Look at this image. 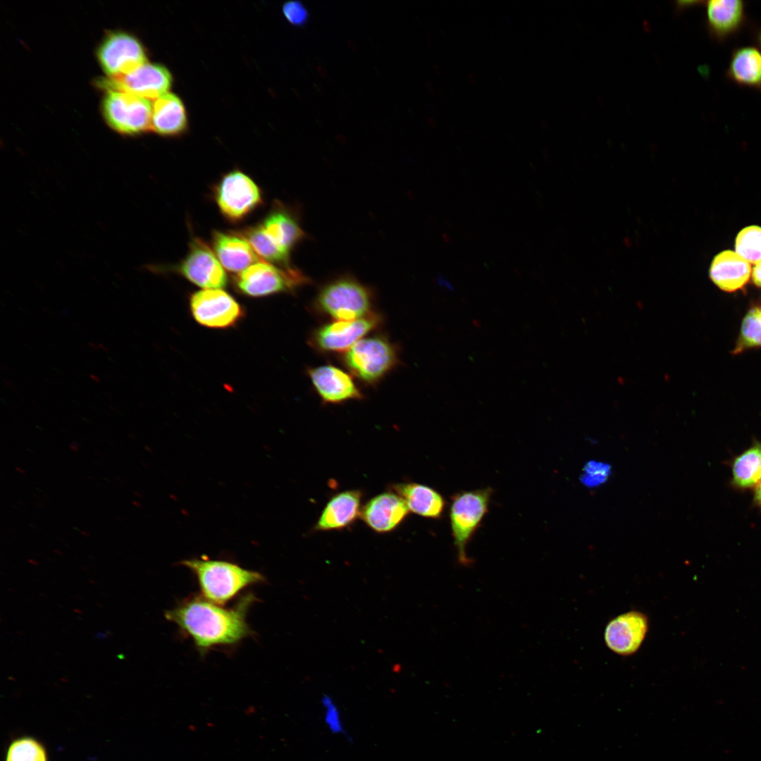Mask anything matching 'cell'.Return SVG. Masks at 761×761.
I'll use <instances>...</instances> for the list:
<instances>
[{
    "label": "cell",
    "mask_w": 761,
    "mask_h": 761,
    "mask_svg": "<svg viewBox=\"0 0 761 761\" xmlns=\"http://www.w3.org/2000/svg\"><path fill=\"white\" fill-rule=\"evenodd\" d=\"M80 533H81V534H82V536H86V537H89V536H90V535H89V533H87V532L86 531H85V530L80 531Z\"/></svg>",
    "instance_id": "37"
},
{
    "label": "cell",
    "mask_w": 761,
    "mask_h": 761,
    "mask_svg": "<svg viewBox=\"0 0 761 761\" xmlns=\"http://www.w3.org/2000/svg\"><path fill=\"white\" fill-rule=\"evenodd\" d=\"M70 450L75 452H78L80 450V444L76 441H73L69 445Z\"/></svg>",
    "instance_id": "36"
},
{
    "label": "cell",
    "mask_w": 761,
    "mask_h": 761,
    "mask_svg": "<svg viewBox=\"0 0 761 761\" xmlns=\"http://www.w3.org/2000/svg\"><path fill=\"white\" fill-rule=\"evenodd\" d=\"M214 197L221 213L231 222L242 221L262 203L260 188L240 170L222 177L215 187Z\"/></svg>",
    "instance_id": "8"
},
{
    "label": "cell",
    "mask_w": 761,
    "mask_h": 761,
    "mask_svg": "<svg viewBox=\"0 0 761 761\" xmlns=\"http://www.w3.org/2000/svg\"><path fill=\"white\" fill-rule=\"evenodd\" d=\"M108 125L124 135H137L151 128L152 104L149 100L120 91H106L101 105Z\"/></svg>",
    "instance_id": "7"
},
{
    "label": "cell",
    "mask_w": 761,
    "mask_h": 761,
    "mask_svg": "<svg viewBox=\"0 0 761 761\" xmlns=\"http://www.w3.org/2000/svg\"><path fill=\"white\" fill-rule=\"evenodd\" d=\"M180 564L196 577L201 595L205 599L223 606L247 587L264 583L261 573L223 559L192 558Z\"/></svg>",
    "instance_id": "2"
},
{
    "label": "cell",
    "mask_w": 761,
    "mask_h": 761,
    "mask_svg": "<svg viewBox=\"0 0 761 761\" xmlns=\"http://www.w3.org/2000/svg\"><path fill=\"white\" fill-rule=\"evenodd\" d=\"M344 364L366 384L377 383L397 364L398 354L394 345L382 336L362 338L345 352Z\"/></svg>",
    "instance_id": "5"
},
{
    "label": "cell",
    "mask_w": 761,
    "mask_h": 761,
    "mask_svg": "<svg viewBox=\"0 0 761 761\" xmlns=\"http://www.w3.org/2000/svg\"><path fill=\"white\" fill-rule=\"evenodd\" d=\"M308 374L316 392L326 403H342L360 400L362 394L347 373L332 365L309 369Z\"/></svg>",
    "instance_id": "16"
},
{
    "label": "cell",
    "mask_w": 761,
    "mask_h": 761,
    "mask_svg": "<svg viewBox=\"0 0 761 761\" xmlns=\"http://www.w3.org/2000/svg\"><path fill=\"white\" fill-rule=\"evenodd\" d=\"M648 630V617L641 612L630 611L607 624L605 630V643L618 655H630L641 647Z\"/></svg>",
    "instance_id": "14"
},
{
    "label": "cell",
    "mask_w": 761,
    "mask_h": 761,
    "mask_svg": "<svg viewBox=\"0 0 761 761\" xmlns=\"http://www.w3.org/2000/svg\"><path fill=\"white\" fill-rule=\"evenodd\" d=\"M97 58L107 77L127 73L147 63L141 42L124 32L108 34L98 47Z\"/></svg>",
    "instance_id": "10"
},
{
    "label": "cell",
    "mask_w": 761,
    "mask_h": 761,
    "mask_svg": "<svg viewBox=\"0 0 761 761\" xmlns=\"http://www.w3.org/2000/svg\"><path fill=\"white\" fill-rule=\"evenodd\" d=\"M178 271L191 283L205 289H221L227 276L216 255L201 239L194 238Z\"/></svg>",
    "instance_id": "13"
},
{
    "label": "cell",
    "mask_w": 761,
    "mask_h": 761,
    "mask_svg": "<svg viewBox=\"0 0 761 761\" xmlns=\"http://www.w3.org/2000/svg\"><path fill=\"white\" fill-rule=\"evenodd\" d=\"M309 282V278L297 269L263 261L251 265L236 278L238 290L251 297L292 292Z\"/></svg>",
    "instance_id": "6"
},
{
    "label": "cell",
    "mask_w": 761,
    "mask_h": 761,
    "mask_svg": "<svg viewBox=\"0 0 761 761\" xmlns=\"http://www.w3.org/2000/svg\"><path fill=\"white\" fill-rule=\"evenodd\" d=\"M733 487L745 490L755 488L761 482V443L753 445L736 456L731 465Z\"/></svg>",
    "instance_id": "25"
},
{
    "label": "cell",
    "mask_w": 761,
    "mask_h": 761,
    "mask_svg": "<svg viewBox=\"0 0 761 761\" xmlns=\"http://www.w3.org/2000/svg\"><path fill=\"white\" fill-rule=\"evenodd\" d=\"M261 225L276 243L290 253L305 236L296 216L282 204H277Z\"/></svg>",
    "instance_id": "23"
},
{
    "label": "cell",
    "mask_w": 761,
    "mask_h": 761,
    "mask_svg": "<svg viewBox=\"0 0 761 761\" xmlns=\"http://www.w3.org/2000/svg\"><path fill=\"white\" fill-rule=\"evenodd\" d=\"M16 469L21 474H25V471L21 467L17 466L16 467Z\"/></svg>",
    "instance_id": "38"
},
{
    "label": "cell",
    "mask_w": 761,
    "mask_h": 761,
    "mask_svg": "<svg viewBox=\"0 0 761 761\" xmlns=\"http://www.w3.org/2000/svg\"><path fill=\"white\" fill-rule=\"evenodd\" d=\"M409 509L396 493H380L365 504L360 516L373 531L385 533L397 528L409 514Z\"/></svg>",
    "instance_id": "15"
},
{
    "label": "cell",
    "mask_w": 761,
    "mask_h": 761,
    "mask_svg": "<svg viewBox=\"0 0 761 761\" xmlns=\"http://www.w3.org/2000/svg\"><path fill=\"white\" fill-rule=\"evenodd\" d=\"M172 84L169 70L158 63H145L132 70L97 80V85L106 91L124 92L145 99H157L167 93Z\"/></svg>",
    "instance_id": "9"
},
{
    "label": "cell",
    "mask_w": 761,
    "mask_h": 761,
    "mask_svg": "<svg viewBox=\"0 0 761 761\" xmlns=\"http://www.w3.org/2000/svg\"><path fill=\"white\" fill-rule=\"evenodd\" d=\"M726 77L740 87L761 91V51L752 45L741 46L733 49Z\"/></svg>",
    "instance_id": "20"
},
{
    "label": "cell",
    "mask_w": 761,
    "mask_h": 761,
    "mask_svg": "<svg viewBox=\"0 0 761 761\" xmlns=\"http://www.w3.org/2000/svg\"><path fill=\"white\" fill-rule=\"evenodd\" d=\"M752 278L753 283L758 287H761V262L758 263L753 268L752 272Z\"/></svg>",
    "instance_id": "33"
},
{
    "label": "cell",
    "mask_w": 761,
    "mask_h": 761,
    "mask_svg": "<svg viewBox=\"0 0 761 761\" xmlns=\"http://www.w3.org/2000/svg\"><path fill=\"white\" fill-rule=\"evenodd\" d=\"M753 502L761 508V482L754 488Z\"/></svg>",
    "instance_id": "34"
},
{
    "label": "cell",
    "mask_w": 761,
    "mask_h": 761,
    "mask_svg": "<svg viewBox=\"0 0 761 761\" xmlns=\"http://www.w3.org/2000/svg\"><path fill=\"white\" fill-rule=\"evenodd\" d=\"M754 35L756 47L761 51V26L756 29Z\"/></svg>",
    "instance_id": "35"
},
{
    "label": "cell",
    "mask_w": 761,
    "mask_h": 761,
    "mask_svg": "<svg viewBox=\"0 0 761 761\" xmlns=\"http://www.w3.org/2000/svg\"><path fill=\"white\" fill-rule=\"evenodd\" d=\"M361 492L358 490H345L333 496L324 507L315 529L341 530L353 524L361 514Z\"/></svg>",
    "instance_id": "19"
},
{
    "label": "cell",
    "mask_w": 761,
    "mask_h": 761,
    "mask_svg": "<svg viewBox=\"0 0 761 761\" xmlns=\"http://www.w3.org/2000/svg\"><path fill=\"white\" fill-rule=\"evenodd\" d=\"M323 700H324V705H325V706L326 707V710H327L326 711L327 722H329L330 728L333 730L339 731V729L341 727H340V722H339V719H338V711H337L335 707L333 705V704H332V700L330 698H324Z\"/></svg>",
    "instance_id": "32"
},
{
    "label": "cell",
    "mask_w": 761,
    "mask_h": 761,
    "mask_svg": "<svg viewBox=\"0 0 761 761\" xmlns=\"http://www.w3.org/2000/svg\"><path fill=\"white\" fill-rule=\"evenodd\" d=\"M371 290L355 278L342 276L323 285L316 296L314 309L338 321H351L372 313Z\"/></svg>",
    "instance_id": "3"
},
{
    "label": "cell",
    "mask_w": 761,
    "mask_h": 761,
    "mask_svg": "<svg viewBox=\"0 0 761 761\" xmlns=\"http://www.w3.org/2000/svg\"><path fill=\"white\" fill-rule=\"evenodd\" d=\"M380 321V316L372 312L354 321L328 323L312 333L310 344L323 352L347 351L364 335L376 328Z\"/></svg>",
    "instance_id": "11"
},
{
    "label": "cell",
    "mask_w": 761,
    "mask_h": 761,
    "mask_svg": "<svg viewBox=\"0 0 761 761\" xmlns=\"http://www.w3.org/2000/svg\"><path fill=\"white\" fill-rule=\"evenodd\" d=\"M735 249L748 263L761 262V227L752 225L743 228L737 235Z\"/></svg>",
    "instance_id": "28"
},
{
    "label": "cell",
    "mask_w": 761,
    "mask_h": 761,
    "mask_svg": "<svg viewBox=\"0 0 761 761\" xmlns=\"http://www.w3.org/2000/svg\"><path fill=\"white\" fill-rule=\"evenodd\" d=\"M241 234L247 240L255 253L267 262L289 267L290 253L276 243L261 223L247 228Z\"/></svg>",
    "instance_id": "26"
},
{
    "label": "cell",
    "mask_w": 761,
    "mask_h": 761,
    "mask_svg": "<svg viewBox=\"0 0 761 761\" xmlns=\"http://www.w3.org/2000/svg\"><path fill=\"white\" fill-rule=\"evenodd\" d=\"M258 601L252 593L242 595L230 607L192 595L164 612L180 633L192 639L201 655L217 647H232L254 635L247 621L252 605Z\"/></svg>",
    "instance_id": "1"
},
{
    "label": "cell",
    "mask_w": 761,
    "mask_h": 761,
    "mask_svg": "<svg viewBox=\"0 0 761 761\" xmlns=\"http://www.w3.org/2000/svg\"><path fill=\"white\" fill-rule=\"evenodd\" d=\"M187 127V115L181 99L173 93L156 99L152 104L151 129L161 135H175Z\"/></svg>",
    "instance_id": "24"
},
{
    "label": "cell",
    "mask_w": 761,
    "mask_h": 761,
    "mask_svg": "<svg viewBox=\"0 0 761 761\" xmlns=\"http://www.w3.org/2000/svg\"><path fill=\"white\" fill-rule=\"evenodd\" d=\"M212 245L220 263L228 271L240 273L258 261L255 252L240 232L214 231Z\"/></svg>",
    "instance_id": "18"
},
{
    "label": "cell",
    "mask_w": 761,
    "mask_h": 761,
    "mask_svg": "<svg viewBox=\"0 0 761 761\" xmlns=\"http://www.w3.org/2000/svg\"><path fill=\"white\" fill-rule=\"evenodd\" d=\"M6 761H47L43 745L37 740L25 737L10 745Z\"/></svg>",
    "instance_id": "29"
},
{
    "label": "cell",
    "mask_w": 761,
    "mask_h": 761,
    "mask_svg": "<svg viewBox=\"0 0 761 761\" xmlns=\"http://www.w3.org/2000/svg\"><path fill=\"white\" fill-rule=\"evenodd\" d=\"M282 10L287 21L293 25L302 26L308 20L307 9L298 1H287L283 4Z\"/></svg>",
    "instance_id": "31"
},
{
    "label": "cell",
    "mask_w": 761,
    "mask_h": 761,
    "mask_svg": "<svg viewBox=\"0 0 761 761\" xmlns=\"http://www.w3.org/2000/svg\"><path fill=\"white\" fill-rule=\"evenodd\" d=\"M706 26L711 37L723 42L738 34L746 22V4L741 0L705 2Z\"/></svg>",
    "instance_id": "17"
},
{
    "label": "cell",
    "mask_w": 761,
    "mask_h": 761,
    "mask_svg": "<svg viewBox=\"0 0 761 761\" xmlns=\"http://www.w3.org/2000/svg\"><path fill=\"white\" fill-rule=\"evenodd\" d=\"M493 493L491 487L463 490L454 493L450 500L449 519L458 562L469 566L466 547L488 512Z\"/></svg>",
    "instance_id": "4"
},
{
    "label": "cell",
    "mask_w": 761,
    "mask_h": 761,
    "mask_svg": "<svg viewBox=\"0 0 761 761\" xmlns=\"http://www.w3.org/2000/svg\"><path fill=\"white\" fill-rule=\"evenodd\" d=\"M392 490L413 513L428 519L442 517L446 502L443 496L434 488L412 482L395 484Z\"/></svg>",
    "instance_id": "21"
},
{
    "label": "cell",
    "mask_w": 761,
    "mask_h": 761,
    "mask_svg": "<svg viewBox=\"0 0 761 761\" xmlns=\"http://www.w3.org/2000/svg\"><path fill=\"white\" fill-rule=\"evenodd\" d=\"M610 474L608 464L591 461L586 464L581 481L587 487L594 488L603 484Z\"/></svg>",
    "instance_id": "30"
},
{
    "label": "cell",
    "mask_w": 761,
    "mask_h": 761,
    "mask_svg": "<svg viewBox=\"0 0 761 761\" xmlns=\"http://www.w3.org/2000/svg\"><path fill=\"white\" fill-rule=\"evenodd\" d=\"M190 309L195 320L209 328L230 327L243 316L241 306L221 289H205L194 292L190 298Z\"/></svg>",
    "instance_id": "12"
},
{
    "label": "cell",
    "mask_w": 761,
    "mask_h": 761,
    "mask_svg": "<svg viewBox=\"0 0 761 761\" xmlns=\"http://www.w3.org/2000/svg\"><path fill=\"white\" fill-rule=\"evenodd\" d=\"M751 274L750 264L732 251H724L713 259L710 276L720 289L733 292L742 287Z\"/></svg>",
    "instance_id": "22"
},
{
    "label": "cell",
    "mask_w": 761,
    "mask_h": 761,
    "mask_svg": "<svg viewBox=\"0 0 761 761\" xmlns=\"http://www.w3.org/2000/svg\"><path fill=\"white\" fill-rule=\"evenodd\" d=\"M755 347H761V308L754 307L745 314L734 354Z\"/></svg>",
    "instance_id": "27"
}]
</instances>
